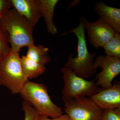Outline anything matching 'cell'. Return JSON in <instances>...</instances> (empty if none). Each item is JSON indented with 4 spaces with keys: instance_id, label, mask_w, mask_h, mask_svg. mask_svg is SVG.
<instances>
[{
    "instance_id": "obj_1",
    "label": "cell",
    "mask_w": 120,
    "mask_h": 120,
    "mask_svg": "<svg viewBox=\"0 0 120 120\" xmlns=\"http://www.w3.org/2000/svg\"><path fill=\"white\" fill-rule=\"evenodd\" d=\"M79 21V24L76 27L62 34L65 36L72 32L77 39V56L74 57L72 54L69 55L64 67L71 69L78 76L88 79L94 76L97 72V69L94 64V59L97 54L90 53L87 49L85 29L88 20L85 17H82Z\"/></svg>"
},
{
    "instance_id": "obj_2",
    "label": "cell",
    "mask_w": 120,
    "mask_h": 120,
    "mask_svg": "<svg viewBox=\"0 0 120 120\" xmlns=\"http://www.w3.org/2000/svg\"><path fill=\"white\" fill-rule=\"evenodd\" d=\"M0 23L8 33L12 51L19 52L22 47L34 44V27L14 9H10L4 14L0 20Z\"/></svg>"
},
{
    "instance_id": "obj_3",
    "label": "cell",
    "mask_w": 120,
    "mask_h": 120,
    "mask_svg": "<svg viewBox=\"0 0 120 120\" xmlns=\"http://www.w3.org/2000/svg\"><path fill=\"white\" fill-rule=\"evenodd\" d=\"M20 94L24 101L34 107L39 115L53 118L63 114L62 108L52 102L46 86L43 84L28 80Z\"/></svg>"
},
{
    "instance_id": "obj_4",
    "label": "cell",
    "mask_w": 120,
    "mask_h": 120,
    "mask_svg": "<svg viewBox=\"0 0 120 120\" xmlns=\"http://www.w3.org/2000/svg\"><path fill=\"white\" fill-rule=\"evenodd\" d=\"M28 81L19 52L11 50L0 61V85L8 88L13 94H18Z\"/></svg>"
},
{
    "instance_id": "obj_5",
    "label": "cell",
    "mask_w": 120,
    "mask_h": 120,
    "mask_svg": "<svg viewBox=\"0 0 120 120\" xmlns=\"http://www.w3.org/2000/svg\"><path fill=\"white\" fill-rule=\"evenodd\" d=\"M64 82L62 98L64 102L79 98L90 97L98 92L101 88L96 83L95 79L87 81L78 76L71 69L64 67L61 69Z\"/></svg>"
},
{
    "instance_id": "obj_6",
    "label": "cell",
    "mask_w": 120,
    "mask_h": 120,
    "mask_svg": "<svg viewBox=\"0 0 120 120\" xmlns=\"http://www.w3.org/2000/svg\"><path fill=\"white\" fill-rule=\"evenodd\" d=\"M66 114L72 120H101L103 109L90 98L79 97L64 103Z\"/></svg>"
},
{
    "instance_id": "obj_7",
    "label": "cell",
    "mask_w": 120,
    "mask_h": 120,
    "mask_svg": "<svg viewBox=\"0 0 120 120\" xmlns=\"http://www.w3.org/2000/svg\"><path fill=\"white\" fill-rule=\"evenodd\" d=\"M94 64L96 68L102 69L95 79L97 86L102 89L111 86L114 79L120 74V58L100 55L94 61Z\"/></svg>"
},
{
    "instance_id": "obj_8",
    "label": "cell",
    "mask_w": 120,
    "mask_h": 120,
    "mask_svg": "<svg viewBox=\"0 0 120 120\" xmlns=\"http://www.w3.org/2000/svg\"><path fill=\"white\" fill-rule=\"evenodd\" d=\"M86 29L89 41L95 49L103 47L114 36L116 31L99 18L93 22H88Z\"/></svg>"
},
{
    "instance_id": "obj_9",
    "label": "cell",
    "mask_w": 120,
    "mask_h": 120,
    "mask_svg": "<svg viewBox=\"0 0 120 120\" xmlns=\"http://www.w3.org/2000/svg\"><path fill=\"white\" fill-rule=\"evenodd\" d=\"M90 98L102 109L120 108V82H115L111 86L101 89Z\"/></svg>"
},
{
    "instance_id": "obj_10",
    "label": "cell",
    "mask_w": 120,
    "mask_h": 120,
    "mask_svg": "<svg viewBox=\"0 0 120 120\" xmlns=\"http://www.w3.org/2000/svg\"><path fill=\"white\" fill-rule=\"evenodd\" d=\"M11 7L34 27L42 17L39 0H11Z\"/></svg>"
},
{
    "instance_id": "obj_11",
    "label": "cell",
    "mask_w": 120,
    "mask_h": 120,
    "mask_svg": "<svg viewBox=\"0 0 120 120\" xmlns=\"http://www.w3.org/2000/svg\"><path fill=\"white\" fill-rule=\"evenodd\" d=\"M94 9L99 19L120 34V9L107 5L103 1H99Z\"/></svg>"
},
{
    "instance_id": "obj_12",
    "label": "cell",
    "mask_w": 120,
    "mask_h": 120,
    "mask_svg": "<svg viewBox=\"0 0 120 120\" xmlns=\"http://www.w3.org/2000/svg\"><path fill=\"white\" fill-rule=\"evenodd\" d=\"M42 17H43L48 32L54 35L58 29L53 22L54 11L58 0H39Z\"/></svg>"
},
{
    "instance_id": "obj_13",
    "label": "cell",
    "mask_w": 120,
    "mask_h": 120,
    "mask_svg": "<svg viewBox=\"0 0 120 120\" xmlns=\"http://www.w3.org/2000/svg\"><path fill=\"white\" fill-rule=\"evenodd\" d=\"M21 61L24 71L28 79L37 78L45 73L46 70L45 66L31 60L26 56H22Z\"/></svg>"
},
{
    "instance_id": "obj_14",
    "label": "cell",
    "mask_w": 120,
    "mask_h": 120,
    "mask_svg": "<svg viewBox=\"0 0 120 120\" xmlns=\"http://www.w3.org/2000/svg\"><path fill=\"white\" fill-rule=\"evenodd\" d=\"M49 49L42 45H35L34 44L28 47L26 56L31 60L45 66L50 61L48 54Z\"/></svg>"
},
{
    "instance_id": "obj_15",
    "label": "cell",
    "mask_w": 120,
    "mask_h": 120,
    "mask_svg": "<svg viewBox=\"0 0 120 120\" xmlns=\"http://www.w3.org/2000/svg\"><path fill=\"white\" fill-rule=\"evenodd\" d=\"M106 56L120 58V34L116 32L103 47Z\"/></svg>"
},
{
    "instance_id": "obj_16",
    "label": "cell",
    "mask_w": 120,
    "mask_h": 120,
    "mask_svg": "<svg viewBox=\"0 0 120 120\" xmlns=\"http://www.w3.org/2000/svg\"><path fill=\"white\" fill-rule=\"evenodd\" d=\"M9 43L8 33L0 23V61L11 50Z\"/></svg>"
},
{
    "instance_id": "obj_17",
    "label": "cell",
    "mask_w": 120,
    "mask_h": 120,
    "mask_svg": "<svg viewBox=\"0 0 120 120\" xmlns=\"http://www.w3.org/2000/svg\"><path fill=\"white\" fill-rule=\"evenodd\" d=\"M22 108L24 112V120H39V114L34 108L26 102L24 101Z\"/></svg>"
},
{
    "instance_id": "obj_18",
    "label": "cell",
    "mask_w": 120,
    "mask_h": 120,
    "mask_svg": "<svg viewBox=\"0 0 120 120\" xmlns=\"http://www.w3.org/2000/svg\"><path fill=\"white\" fill-rule=\"evenodd\" d=\"M101 120H120V108L103 109Z\"/></svg>"
},
{
    "instance_id": "obj_19",
    "label": "cell",
    "mask_w": 120,
    "mask_h": 120,
    "mask_svg": "<svg viewBox=\"0 0 120 120\" xmlns=\"http://www.w3.org/2000/svg\"><path fill=\"white\" fill-rule=\"evenodd\" d=\"M11 7V0H0V20Z\"/></svg>"
},
{
    "instance_id": "obj_20",
    "label": "cell",
    "mask_w": 120,
    "mask_h": 120,
    "mask_svg": "<svg viewBox=\"0 0 120 120\" xmlns=\"http://www.w3.org/2000/svg\"><path fill=\"white\" fill-rule=\"evenodd\" d=\"M39 120H72L69 117V116L67 114H62L56 118H52L45 116L39 115Z\"/></svg>"
},
{
    "instance_id": "obj_21",
    "label": "cell",
    "mask_w": 120,
    "mask_h": 120,
    "mask_svg": "<svg viewBox=\"0 0 120 120\" xmlns=\"http://www.w3.org/2000/svg\"><path fill=\"white\" fill-rule=\"evenodd\" d=\"M81 0H73V1H71V4L69 6L68 9L72 8L76 6L77 4H79L80 2H81Z\"/></svg>"
}]
</instances>
